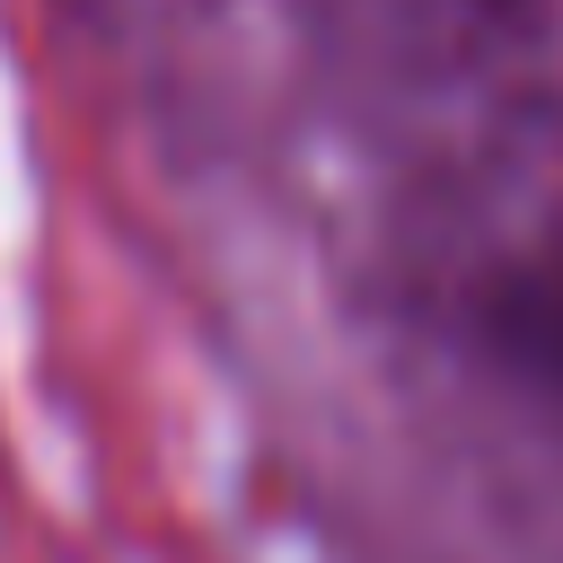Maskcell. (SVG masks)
Returning <instances> with one entry per match:
<instances>
[{
	"mask_svg": "<svg viewBox=\"0 0 563 563\" xmlns=\"http://www.w3.org/2000/svg\"><path fill=\"white\" fill-rule=\"evenodd\" d=\"M405 282L484 352L563 378V70L528 0H308Z\"/></svg>",
	"mask_w": 563,
	"mask_h": 563,
	"instance_id": "cell-1",
	"label": "cell"
}]
</instances>
